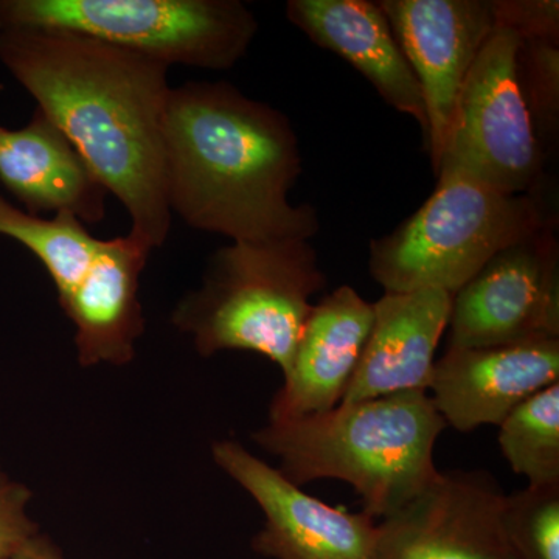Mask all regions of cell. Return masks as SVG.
<instances>
[{"mask_svg": "<svg viewBox=\"0 0 559 559\" xmlns=\"http://www.w3.org/2000/svg\"><path fill=\"white\" fill-rule=\"evenodd\" d=\"M0 61L79 151L153 250L171 227L165 179L168 66L103 40L47 28L0 31Z\"/></svg>", "mask_w": 559, "mask_h": 559, "instance_id": "6da1fadb", "label": "cell"}, {"mask_svg": "<svg viewBox=\"0 0 559 559\" xmlns=\"http://www.w3.org/2000/svg\"><path fill=\"white\" fill-rule=\"evenodd\" d=\"M171 213L234 242L305 240L320 229L310 204L293 205L299 140L285 114L227 83L170 91L164 120Z\"/></svg>", "mask_w": 559, "mask_h": 559, "instance_id": "7a4b0ae2", "label": "cell"}, {"mask_svg": "<svg viewBox=\"0 0 559 559\" xmlns=\"http://www.w3.org/2000/svg\"><path fill=\"white\" fill-rule=\"evenodd\" d=\"M447 428L428 392L411 390L270 421L252 439L297 487L345 481L362 499L364 513L381 521L440 476L433 448Z\"/></svg>", "mask_w": 559, "mask_h": 559, "instance_id": "3957f363", "label": "cell"}, {"mask_svg": "<svg viewBox=\"0 0 559 559\" xmlns=\"http://www.w3.org/2000/svg\"><path fill=\"white\" fill-rule=\"evenodd\" d=\"M326 277L310 241L234 242L216 250L201 288L176 305L171 322L209 358L255 352L288 373L311 299Z\"/></svg>", "mask_w": 559, "mask_h": 559, "instance_id": "277c9868", "label": "cell"}, {"mask_svg": "<svg viewBox=\"0 0 559 559\" xmlns=\"http://www.w3.org/2000/svg\"><path fill=\"white\" fill-rule=\"evenodd\" d=\"M554 226L538 194H506L444 173L425 204L392 234L371 241L369 270L385 293H459L503 249Z\"/></svg>", "mask_w": 559, "mask_h": 559, "instance_id": "5b68a950", "label": "cell"}, {"mask_svg": "<svg viewBox=\"0 0 559 559\" xmlns=\"http://www.w3.org/2000/svg\"><path fill=\"white\" fill-rule=\"evenodd\" d=\"M79 33L162 64L229 70L259 32L238 0H0V31Z\"/></svg>", "mask_w": 559, "mask_h": 559, "instance_id": "8992f818", "label": "cell"}, {"mask_svg": "<svg viewBox=\"0 0 559 559\" xmlns=\"http://www.w3.org/2000/svg\"><path fill=\"white\" fill-rule=\"evenodd\" d=\"M521 36L498 27L455 102L437 176H466L506 194L535 193L543 151L518 70Z\"/></svg>", "mask_w": 559, "mask_h": 559, "instance_id": "52a82bcc", "label": "cell"}, {"mask_svg": "<svg viewBox=\"0 0 559 559\" xmlns=\"http://www.w3.org/2000/svg\"><path fill=\"white\" fill-rule=\"evenodd\" d=\"M450 348L559 341L555 227L503 249L452 296Z\"/></svg>", "mask_w": 559, "mask_h": 559, "instance_id": "ba28073f", "label": "cell"}, {"mask_svg": "<svg viewBox=\"0 0 559 559\" xmlns=\"http://www.w3.org/2000/svg\"><path fill=\"white\" fill-rule=\"evenodd\" d=\"M507 492L487 471H440L421 495L378 524L377 559H518Z\"/></svg>", "mask_w": 559, "mask_h": 559, "instance_id": "9c48e42d", "label": "cell"}, {"mask_svg": "<svg viewBox=\"0 0 559 559\" xmlns=\"http://www.w3.org/2000/svg\"><path fill=\"white\" fill-rule=\"evenodd\" d=\"M213 460L264 514L252 549L272 559H377L378 524L307 495L235 440L216 441Z\"/></svg>", "mask_w": 559, "mask_h": 559, "instance_id": "30bf717a", "label": "cell"}, {"mask_svg": "<svg viewBox=\"0 0 559 559\" xmlns=\"http://www.w3.org/2000/svg\"><path fill=\"white\" fill-rule=\"evenodd\" d=\"M378 5L421 87L436 171L463 81L499 27L495 0H382Z\"/></svg>", "mask_w": 559, "mask_h": 559, "instance_id": "8fae6325", "label": "cell"}, {"mask_svg": "<svg viewBox=\"0 0 559 559\" xmlns=\"http://www.w3.org/2000/svg\"><path fill=\"white\" fill-rule=\"evenodd\" d=\"M559 382V341L450 348L433 364L428 395L447 426L473 432L500 426L540 390Z\"/></svg>", "mask_w": 559, "mask_h": 559, "instance_id": "7c38bea8", "label": "cell"}, {"mask_svg": "<svg viewBox=\"0 0 559 559\" xmlns=\"http://www.w3.org/2000/svg\"><path fill=\"white\" fill-rule=\"evenodd\" d=\"M373 320V304L352 286H340L312 305L290 369L272 400L270 421L323 414L340 406Z\"/></svg>", "mask_w": 559, "mask_h": 559, "instance_id": "4fadbf2b", "label": "cell"}, {"mask_svg": "<svg viewBox=\"0 0 559 559\" xmlns=\"http://www.w3.org/2000/svg\"><path fill=\"white\" fill-rule=\"evenodd\" d=\"M451 307V294L436 288L385 293L374 301L373 326L342 403L428 392Z\"/></svg>", "mask_w": 559, "mask_h": 559, "instance_id": "5bb4252c", "label": "cell"}, {"mask_svg": "<svg viewBox=\"0 0 559 559\" xmlns=\"http://www.w3.org/2000/svg\"><path fill=\"white\" fill-rule=\"evenodd\" d=\"M150 253L131 235L102 240L84 277L58 299L75 326L81 366H124L134 358L135 342L145 329L140 275Z\"/></svg>", "mask_w": 559, "mask_h": 559, "instance_id": "9a60e30c", "label": "cell"}, {"mask_svg": "<svg viewBox=\"0 0 559 559\" xmlns=\"http://www.w3.org/2000/svg\"><path fill=\"white\" fill-rule=\"evenodd\" d=\"M288 20L316 44L340 55L370 81L390 108L428 132L425 98L378 3L369 0H289Z\"/></svg>", "mask_w": 559, "mask_h": 559, "instance_id": "2e32d148", "label": "cell"}, {"mask_svg": "<svg viewBox=\"0 0 559 559\" xmlns=\"http://www.w3.org/2000/svg\"><path fill=\"white\" fill-rule=\"evenodd\" d=\"M0 182L31 215L70 213L91 224L105 219L108 190L39 109L22 130L0 128Z\"/></svg>", "mask_w": 559, "mask_h": 559, "instance_id": "e0dca14e", "label": "cell"}, {"mask_svg": "<svg viewBox=\"0 0 559 559\" xmlns=\"http://www.w3.org/2000/svg\"><path fill=\"white\" fill-rule=\"evenodd\" d=\"M0 235L25 246L53 280L58 299L64 297L90 270L102 240L92 237L80 219L57 213L43 219L14 207L0 197Z\"/></svg>", "mask_w": 559, "mask_h": 559, "instance_id": "ac0fdd59", "label": "cell"}, {"mask_svg": "<svg viewBox=\"0 0 559 559\" xmlns=\"http://www.w3.org/2000/svg\"><path fill=\"white\" fill-rule=\"evenodd\" d=\"M499 447L528 487L559 485V382L540 390L499 426Z\"/></svg>", "mask_w": 559, "mask_h": 559, "instance_id": "d6986e66", "label": "cell"}, {"mask_svg": "<svg viewBox=\"0 0 559 559\" xmlns=\"http://www.w3.org/2000/svg\"><path fill=\"white\" fill-rule=\"evenodd\" d=\"M506 527L518 559H559V485L507 495Z\"/></svg>", "mask_w": 559, "mask_h": 559, "instance_id": "ffe728a7", "label": "cell"}, {"mask_svg": "<svg viewBox=\"0 0 559 559\" xmlns=\"http://www.w3.org/2000/svg\"><path fill=\"white\" fill-rule=\"evenodd\" d=\"M518 70L525 102L533 123L544 132L557 128L559 109V51L558 43L546 39H521Z\"/></svg>", "mask_w": 559, "mask_h": 559, "instance_id": "44dd1931", "label": "cell"}, {"mask_svg": "<svg viewBox=\"0 0 559 559\" xmlns=\"http://www.w3.org/2000/svg\"><path fill=\"white\" fill-rule=\"evenodd\" d=\"M31 489L11 480L0 469V559H9L38 536V527L28 516Z\"/></svg>", "mask_w": 559, "mask_h": 559, "instance_id": "7402d4cb", "label": "cell"}, {"mask_svg": "<svg viewBox=\"0 0 559 559\" xmlns=\"http://www.w3.org/2000/svg\"><path fill=\"white\" fill-rule=\"evenodd\" d=\"M499 27L510 28L521 39L558 43L559 3L557 0H499L495 2Z\"/></svg>", "mask_w": 559, "mask_h": 559, "instance_id": "603a6c76", "label": "cell"}, {"mask_svg": "<svg viewBox=\"0 0 559 559\" xmlns=\"http://www.w3.org/2000/svg\"><path fill=\"white\" fill-rule=\"evenodd\" d=\"M9 559H62V557L49 539L38 535Z\"/></svg>", "mask_w": 559, "mask_h": 559, "instance_id": "cb8c5ba5", "label": "cell"}]
</instances>
